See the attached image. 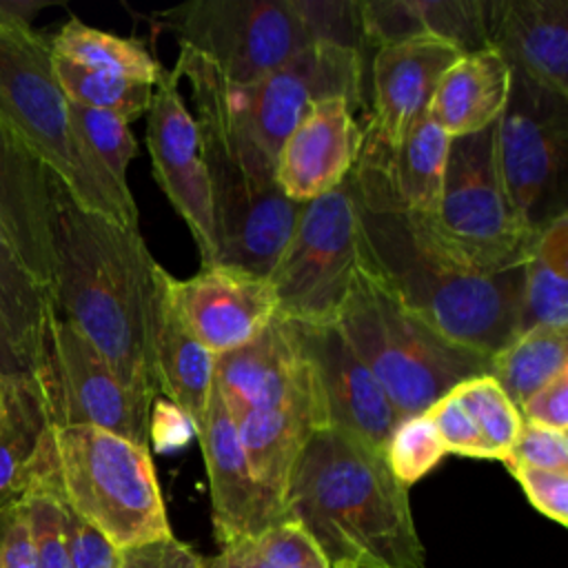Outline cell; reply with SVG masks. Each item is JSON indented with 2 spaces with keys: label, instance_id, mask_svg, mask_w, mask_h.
Here are the masks:
<instances>
[{
  "label": "cell",
  "instance_id": "30bf717a",
  "mask_svg": "<svg viewBox=\"0 0 568 568\" xmlns=\"http://www.w3.org/2000/svg\"><path fill=\"white\" fill-rule=\"evenodd\" d=\"M357 264V202L346 178L331 193L302 204L268 275L277 313L302 326L333 324Z\"/></svg>",
  "mask_w": 568,
  "mask_h": 568
},
{
  "label": "cell",
  "instance_id": "e575fe53",
  "mask_svg": "<svg viewBox=\"0 0 568 568\" xmlns=\"http://www.w3.org/2000/svg\"><path fill=\"white\" fill-rule=\"evenodd\" d=\"M450 393L473 417L493 459L504 462L519 433L521 415L499 382L490 373L477 375L457 384Z\"/></svg>",
  "mask_w": 568,
  "mask_h": 568
},
{
  "label": "cell",
  "instance_id": "c3c4849f",
  "mask_svg": "<svg viewBox=\"0 0 568 568\" xmlns=\"http://www.w3.org/2000/svg\"><path fill=\"white\" fill-rule=\"evenodd\" d=\"M0 382L2 384H27L36 382L33 366L20 344L16 342L11 326L0 308Z\"/></svg>",
  "mask_w": 568,
  "mask_h": 568
},
{
  "label": "cell",
  "instance_id": "e0dca14e",
  "mask_svg": "<svg viewBox=\"0 0 568 568\" xmlns=\"http://www.w3.org/2000/svg\"><path fill=\"white\" fill-rule=\"evenodd\" d=\"M459 55L457 49L433 38L373 49L366 60L362 142L395 144L428 111L442 75Z\"/></svg>",
  "mask_w": 568,
  "mask_h": 568
},
{
  "label": "cell",
  "instance_id": "ffe728a7",
  "mask_svg": "<svg viewBox=\"0 0 568 568\" xmlns=\"http://www.w3.org/2000/svg\"><path fill=\"white\" fill-rule=\"evenodd\" d=\"M297 328L304 355L320 384L328 424L384 453L386 439L402 417L373 373L333 324H297Z\"/></svg>",
  "mask_w": 568,
  "mask_h": 568
},
{
  "label": "cell",
  "instance_id": "8d00e7d4",
  "mask_svg": "<svg viewBox=\"0 0 568 568\" xmlns=\"http://www.w3.org/2000/svg\"><path fill=\"white\" fill-rule=\"evenodd\" d=\"M69 111L75 129L80 131L82 140L87 142L95 160L106 169V173L120 186L129 189L126 169L131 160L138 155V142L129 122L115 113L87 109L71 102H69Z\"/></svg>",
  "mask_w": 568,
  "mask_h": 568
},
{
  "label": "cell",
  "instance_id": "681fc988",
  "mask_svg": "<svg viewBox=\"0 0 568 568\" xmlns=\"http://www.w3.org/2000/svg\"><path fill=\"white\" fill-rule=\"evenodd\" d=\"M44 7L47 2L40 0H0V22L31 27L36 13Z\"/></svg>",
  "mask_w": 568,
  "mask_h": 568
},
{
  "label": "cell",
  "instance_id": "2e32d148",
  "mask_svg": "<svg viewBox=\"0 0 568 568\" xmlns=\"http://www.w3.org/2000/svg\"><path fill=\"white\" fill-rule=\"evenodd\" d=\"M450 135L426 111L388 146L362 142L351 184L355 197L375 211L430 217L437 211Z\"/></svg>",
  "mask_w": 568,
  "mask_h": 568
},
{
  "label": "cell",
  "instance_id": "6da1fadb",
  "mask_svg": "<svg viewBox=\"0 0 568 568\" xmlns=\"http://www.w3.org/2000/svg\"><path fill=\"white\" fill-rule=\"evenodd\" d=\"M51 302L146 406L160 397V266L140 233L78 206L53 180Z\"/></svg>",
  "mask_w": 568,
  "mask_h": 568
},
{
  "label": "cell",
  "instance_id": "f546056e",
  "mask_svg": "<svg viewBox=\"0 0 568 568\" xmlns=\"http://www.w3.org/2000/svg\"><path fill=\"white\" fill-rule=\"evenodd\" d=\"M51 51L84 69L120 75L146 84H158L166 71L151 51L135 38H122L80 22L67 20L49 40Z\"/></svg>",
  "mask_w": 568,
  "mask_h": 568
},
{
  "label": "cell",
  "instance_id": "ac0fdd59",
  "mask_svg": "<svg viewBox=\"0 0 568 568\" xmlns=\"http://www.w3.org/2000/svg\"><path fill=\"white\" fill-rule=\"evenodd\" d=\"M195 437L204 457L211 524L220 548L248 539L282 519L271 497L255 481L235 422L226 413L215 386Z\"/></svg>",
  "mask_w": 568,
  "mask_h": 568
},
{
  "label": "cell",
  "instance_id": "7a4b0ae2",
  "mask_svg": "<svg viewBox=\"0 0 568 568\" xmlns=\"http://www.w3.org/2000/svg\"><path fill=\"white\" fill-rule=\"evenodd\" d=\"M282 519L300 524L331 568H428L408 488L384 453L324 426L291 475Z\"/></svg>",
  "mask_w": 568,
  "mask_h": 568
},
{
  "label": "cell",
  "instance_id": "5b68a950",
  "mask_svg": "<svg viewBox=\"0 0 568 568\" xmlns=\"http://www.w3.org/2000/svg\"><path fill=\"white\" fill-rule=\"evenodd\" d=\"M0 120L78 206L138 226L131 189L120 186L89 151L53 75L51 44L33 27L0 22Z\"/></svg>",
  "mask_w": 568,
  "mask_h": 568
},
{
  "label": "cell",
  "instance_id": "f35d334b",
  "mask_svg": "<svg viewBox=\"0 0 568 568\" xmlns=\"http://www.w3.org/2000/svg\"><path fill=\"white\" fill-rule=\"evenodd\" d=\"M313 42L351 49L368 60L359 24V0H293Z\"/></svg>",
  "mask_w": 568,
  "mask_h": 568
},
{
  "label": "cell",
  "instance_id": "ab89813d",
  "mask_svg": "<svg viewBox=\"0 0 568 568\" xmlns=\"http://www.w3.org/2000/svg\"><path fill=\"white\" fill-rule=\"evenodd\" d=\"M424 413L433 422L446 455L453 453L473 459H493L473 417L466 413V408L457 402V397L450 390L444 397H439L433 406H428Z\"/></svg>",
  "mask_w": 568,
  "mask_h": 568
},
{
  "label": "cell",
  "instance_id": "d6986e66",
  "mask_svg": "<svg viewBox=\"0 0 568 568\" xmlns=\"http://www.w3.org/2000/svg\"><path fill=\"white\" fill-rule=\"evenodd\" d=\"M359 138L362 129L348 98L333 95L315 102L277 153V186L295 204L331 193L351 175Z\"/></svg>",
  "mask_w": 568,
  "mask_h": 568
},
{
  "label": "cell",
  "instance_id": "3957f363",
  "mask_svg": "<svg viewBox=\"0 0 568 568\" xmlns=\"http://www.w3.org/2000/svg\"><path fill=\"white\" fill-rule=\"evenodd\" d=\"M355 202L359 264L408 313L448 342L488 357L517 335L524 266L475 271L428 242L406 215Z\"/></svg>",
  "mask_w": 568,
  "mask_h": 568
},
{
  "label": "cell",
  "instance_id": "bcb514c9",
  "mask_svg": "<svg viewBox=\"0 0 568 568\" xmlns=\"http://www.w3.org/2000/svg\"><path fill=\"white\" fill-rule=\"evenodd\" d=\"M519 415L524 422H535L568 433V371L559 373L535 390L519 406Z\"/></svg>",
  "mask_w": 568,
  "mask_h": 568
},
{
  "label": "cell",
  "instance_id": "7bdbcfd3",
  "mask_svg": "<svg viewBox=\"0 0 568 568\" xmlns=\"http://www.w3.org/2000/svg\"><path fill=\"white\" fill-rule=\"evenodd\" d=\"M60 504L71 568H120V548H115L102 532L80 519L62 499Z\"/></svg>",
  "mask_w": 568,
  "mask_h": 568
},
{
  "label": "cell",
  "instance_id": "5bb4252c",
  "mask_svg": "<svg viewBox=\"0 0 568 568\" xmlns=\"http://www.w3.org/2000/svg\"><path fill=\"white\" fill-rule=\"evenodd\" d=\"M178 82L173 71H164L153 87L146 111V149L155 182L184 220L200 253V264L206 266L217 262L209 175L202 158L200 129L182 100Z\"/></svg>",
  "mask_w": 568,
  "mask_h": 568
},
{
  "label": "cell",
  "instance_id": "60d3db41",
  "mask_svg": "<svg viewBox=\"0 0 568 568\" xmlns=\"http://www.w3.org/2000/svg\"><path fill=\"white\" fill-rule=\"evenodd\" d=\"M535 510L559 526H568V473L501 462Z\"/></svg>",
  "mask_w": 568,
  "mask_h": 568
},
{
  "label": "cell",
  "instance_id": "484cf974",
  "mask_svg": "<svg viewBox=\"0 0 568 568\" xmlns=\"http://www.w3.org/2000/svg\"><path fill=\"white\" fill-rule=\"evenodd\" d=\"M508 89L510 67L499 53L459 55L442 75L428 113L450 138L477 133L499 120Z\"/></svg>",
  "mask_w": 568,
  "mask_h": 568
},
{
  "label": "cell",
  "instance_id": "603a6c76",
  "mask_svg": "<svg viewBox=\"0 0 568 568\" xmlns=\"http://www.w3.org/2000/svg\"><path fill=\"white\" fill-rule=\"evenodd\" d=\"M300 328L280 313L251 342L215 355L213 386L237 419L282 402L306 373Z\"/></svg>",
  "mask_w": 568,
  "mask_h": 568
},
{
  "label": "cell",
  "instance_id": "4dcf8cb0",
  "mask_svg": "<svg viewBox=\"0 0 568 568\" xmlns=\"http://www.w3.org/2000/svg\"><path fill=\"white\" fill-rule=\"evenodd\" d=\"M564 371H568V328H528L490 357V375L517 408Z\"/></svg>",
  "mask_w": 568,
  "mask_h": 568
},
{
  "label": "cell",
  "instance_id": "9c48e42d",
  "mask_svg": "<svg viewBox=\"0 0 568 568\" xmlns=\"http://www.w3.org/2000/svg\"><path fill=\"white\" fill-rule=\"evenodd\" d=\"M504 186L521 222L539 235L568 215V98L510 69L506 106L497 120Z\"/></svg>",
  "mask_w": 568,
  "mask_h": 568
},
{
  "label": "cell",
  "instance_id": "ee69618b",
  "mask_svg": "<svg viewBox=\"0 0 568 568\" xmlns=\"http://www.w3.org/2000/svg\"><path fill=\"white\" fill-rule=\"evenodd\" d=\"M120 568H209V557L171 535L120 550Z\"/></svg>",
  "mask_w": 568,
  "mask_h": 568
},
{
  "label": "cell",
  "instance_id": "f1b7e54d",
  "mask_svg": "<svg viewBox=\"0 0 568 568\" xmlns=\"http://www.w3.org/2000/svg\"><path fill=\"white\" fill-rule=\"evenodd\" d=\"M521 271L517 335L535 326L568 328V215L537 235Z\"/></svg>",
  "mask_w": 568,
  "mask_h": 568
},
{
  "label": "cell",
  "instance_id": "7c38bea8",
  "mask_svg": "<svg viewBox=\"0 0 568 568\" xmlns=\"http://www.w3.org/2000/svg\"><path fill=\"white\" fill-rule=\"evenodd\" d=\"M33 371L49 426H95L149 448L151 406L124 388L106 359L53 304Z\"/></svg>",
  "mask_w": 568,
  "mask_h": 568
},
{
  "label": "cell",
  "instance_id": "8992f818",
  "mask_svg": "<svg viewBox=\"0 0 568 568\" xmlns=\"http://www.w3.org/2000/svg\"><path fill=\"white\" fill-rule=\"evenodd\" d=\"M33 481L120 550L173 535L149 448L109 430L49 426Z\"/></svg>",
  "mask_w": 568,
  "mask_h": 568
},
{
  "label": "cell",
  "instance_id": "cb8c5ba5",
  "mask_svg": "<svg viewBox=\"0 0 568 568\" xmlns=\"http://www.w3.org/2000/svg\"><path fill=\"white\" fill-rule=\"evenodd\" d=\"M486 40L513 71L568 98L566 0H486Z\"/></svg>",
  "mask_w": 568,
  "mask_h": 568
},
{
  "label": "cell",
  "instance_id": "7402d4cb",
  "mask_svg": "<svg viewBox=\"0 0 568 568\" xmlns=\"http://www.w3.org/2000/svg\"><path fill=\"white\" fill-rule=\"evenodd\" d=\"M0 222L29 275L51 295L53 178L0 120Z\"/></svg>",
  "mask_w": 568,
  "mask_h": 568
},
{
  "label": "cell",
  "instance_id": "9a60e30c",
  "mask_svg": "<svg viewBox=\"0 0 568 568\" xmlns=\"http://www.w3.org/2000/svg\"><path fill=\"white\" fill-rule=\"evenodd\" d=\"M162 286L180 322L213 355L251 342L277 315L271 280L244 266L215 262L184 280L164 268Z\"/></svg>",
  "mask_w": 568,
  "mask_h": 568
},
{
  "label": "cell",
  "instance_id": "4fadbf2b",
  "mask_svg": "<svg viewBox=\"0 0 568 568\" xmlns=\"http://www.w3.org/2000/svg\"><path fill=\"white\" fill-rule=\"evenodd\" d=\"M364 91L366 58L326 42L306 47L248 84L224 80V100L233 122L273 164L286 135L315 102L342 95L355 109H364Z\"/></svg>",
  "mask_w": 568,
  "mask_h": 568
},
{
  "label": "cell",
  "instance_id": "f6af8a7d",
  "mask_svg": "<svg viewBox=\"0 0 568 568\" xmlns=\"http://www.w3.org/2000/svg\"><path fill=\"white\" fill-rule=\"evenodd\" d=\"M0 568H38L22 499L0 508Z\"/></svg>",
  "mask_w": 568,
  "mask_h": 568
},
{
  "label": "cell",
  "instance_id": "b9f144b4",
  "mask_svg": "<svg viewBox=\"0 0 568 568\" xmlns=\"http://www.w3.org/2000/svg\"><path fill=\"white\" fill-rule=\"evenodd\" d=\"M504 462L568 473V433L521 419L519 433Z\"/></svg>",
  "mask_w": 568,
  "mask_h": 568
},
{
  "label": "cell",
  "instance_id": "1f68e13d",
  "mask_svg": "<svg viewBox=\"0 0 568 568\" xmlns=\"http://www.w3.org/2000/svg\"><path fill=\"white\" fill-rule=\"evenodd\" d=\"M51 304V295L29 275L0 222V308L31 366H36L40 335Z\"/></svg>",
  "mask_w": 568,
  "mask_h": 568
},
{
  "label": "cell",
  "instance_id": "44dd1931",
  "mask_svg": "<svg viewBox=\"0 0 568 568\" xmlns=\"http://www.w3.org/2000/svg\"><path fill=\"white\" fill-rule=\"evenodd\" d=\"M233 422L255 481L282 515L284 495L302 450L320 428L331 426L311 362L282 402Z\"/></svg>",
  "mask_w": 568,
  "mask_h": 568
},
{
  "label": "cell",
  "instance_id": "7dc6e473",
  "mask_svg": "<svg viewBox=\"0 0 568 568\" xmlns=\"http://www.w3.org/2000/svg\"><path fill=\"white\" fill-rule=\"evenodd\" d=\"M195 437L191 419L169 399L155 397L149 415V446L155 450L169 453L186 446Z\"/></svg>",
  "mask_w": 568,
  "mask_h": 568
},
{
  "label": "cell",
  "instance_id": "ba28073f",
  "mask_svg": "<svg viewBox=\"0 0 568 568\" xmlns=\"http://www.w3.org/2000/svg\"><path fill=\"white\" fill-rule=\"evenodd\" d=\"M406 217L446 255L481 273L524 266L537 240L504 186L497 122L477 133L450 138L435 215Z\"/></svg>",
  "mask_w": 568,
  "mask_h": 568
},
{
  "label": "cell",
  "instance_id": "f907efd6",
  "mask_svg": "<svg viewBox=\"0 0 568 568\" xmlns=\"http://www.w3.org/2000/svg\"><path fill=\"white\" fill-rule=\"evenodd\" d=\"M209 568H226V566H222L215 557H209Z\"/></svg>",
  "mask_w": 568,
  "mask_h": 568
},
{
  "label": "cell",
  "instance_id": "277c9868",
  "mask_svg": "<svg viewBox=\"0 0 568 568\" xmlns=\"http://www.w3.org/2000/svg\"><path fill=\"white\" fill-rule=\"evenodd\" d=\"M186 80L195 104L202 158L209 175L217 262L271 275L302 204L275 182V164L237 129L222 75L197 53L182 49L171 69Z\"/></svg>",
  "mask_w": 568,
  "mask_h": 568
},
{
  "label": "cell",
  "instance_id": "8fae6325",
  "mask_svg": "<svg viewBox=\"0 0 568 568\" xmlns=\"http://www.w3.org/2000/svg\"><path fill=\"white\" fill-rule=\"evenodd\" d=\"M160 20L229 84H248L315 44L293 0H193Z\"/></svg>",
  "mask_w": 568,
  "mask_h": 568
},
{
  "label": "cell",
  "instance_id": "83f0119b",
  "mask_svg": "<svg viewBox=\"0 0 568 568\" xmlns=\"http://www.w3.org/2000/svg\"><path fill=\"white\" fill-rule=\"evenodd\" d=\"M49 417L36 382L2 384L0 404V508L29 488Z\"/></svg>",
  "mask_w": 568,
  "mask_h": 568
},
{
  "label": "cell",
  "instance_id": "d590c367",
  "mask_svg": "<svg viewBox=\"0 0 568 568\" xmlns=\"http://www.w3.org/2000/svg\"><path fill=\"white\" fill-rule=\"evenodd\" d=\"M444 455L446 450L426 413L402 417L384 446V459L404 488L426 477Z\"/></svg>",
  "mask_w": 568,
  "mask_h": 568
},
{
  "label": "cell",
  "instance_id": "52a82bcc",
  "mask_svg": "<svg viewBox=\"0 0 568 568\" xmlns=\"http://www.w3.org/2000/svg\"><path fill=\"white\" fill-rule=\"evenodd\" d=\"M333 326L373 373L399 417L424 413L457 384L490 373L488 355L428 328L362 264Z\"/></svg>",
  "mask_w": 568,
  "mask_h": 568
},
{
  "label": "cell",
  "instance_id": "74e56055",
  "mask_svg": "<svg viewBox=\"0 0 568 568\" xmlns=\"http://www.w3.org/2000/svg\"><path fill=\"white\" fill-rule=\"evenodd\" d=\"M20 499L27 510L38 568H71L58 495L44 484L33 481Z\"/></svg>",
  "mask_w": 568,
  "mask_h": 568
},
{
  "label": "cell",
  "instance_id": "4316f807",
  "mask_svg": "<svg viewBox=\"0 0 568 568\" xmlns=\"http://www.w3.org/2000/svg\"><path fill=\"white\" fill-rule=\"evenodd\" d=\"M155 364L160 395L175 404L191 419L193 428H197L206 415L213 395L215 355L180 322L164 293V286L160 297Z\"/></svg>",
  "mask_w": 568,
  "mask_h": 568
},
{
  "label": "cell",
  "instance_id": "816d5d0a",
  "mask_svg": "<svg viewBox=\"0 0 568 568\" xmlns=\"http://www.w3.org/2000/svg\"><path fill=\"white\" fill-rule=\"evenodd\" d=\"M0 404H2V382H0Z\"/></svg>",
  "mask_w": 568,
  "mask_h": 568
},
{
  "label": "cell",
  "instance_id": "d6a6232c",
  "mask_svg": "<svg viewBox=\"0 0 568 568\" xmlns=\"http://www.w3.org/2000/svg\"><path fill=\"white\" fill-rule=\"evenodd\" d=\"M53 75L71 104L109 111L129 124L149 111L153 84L84 69L51 51Z\"/></svg>",
  "mask_w": 568,
  "mask_h": 568
},
{
  "label": "cell",
  "instance_id": "d4e9b609",
  "mask_svg": "<svg viewBox=\"0 0 568 568\" xmlns=\"http://www.w3.org/2000/svg\"><path fill=\"white\" fill-rule=\"evenodd\" d=\"M366 49L433 38L462 55L486 51V0H366L359 2Z\"/></svg>",
  "mask_w": 568,
  "mask_h": 568
},
{
  "label": "cell",
  "instance_id": "836d02e7",
  "mask_svg": "<svg viewBox=\"0 0 568 568\" xmlns=\"http://www.w3.org/2000/svg\"><path fill=\"white\" fill-rule=\"evenodd\" d=\"M215 559L226 568H331L306 530L291 519H280L248 539L220 548Z\"/></svg>",
  "mask_w": 568,
  "mask_h": 568
}]
</instances>
